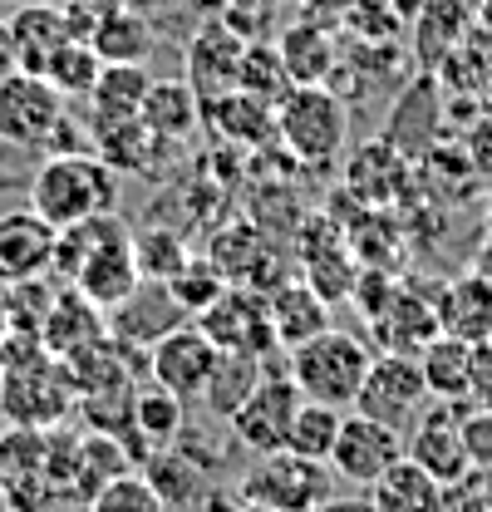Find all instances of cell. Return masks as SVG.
I'll list each match as a JSON object with an SVG mask.
<instances>
[{
    "instance_id": "1",
    "label": "cell",
    "mask_w": 492,
    "mask_h": 512,
    "mask_svg": "<svg viewBox=\"0 0 492 512\" xmlns=\"http://www.w3.org/2000/svg\"><path fill=\"white\" fill-rule=\"evenodd\" d=\"M55 276H64L84 301H94L109 316L119 301H128L143 286L138 261H133V232L114 212H99V217H84L74 227H60Z\"/></svg>"
},
{
    "instance_id": "2",
    "label": "cell",
    "mask_w": 492,
    "mask_h": 512,
    "mask_svg": "<svg viewBox=\"0 0 492 512\" xmlns=\"http://www.w3.org/2000/svg\"><path fill=\"white\" fill-rule=\"evenodd\" d=\"M119 173L99 153H45V163L30 178V207L50 227H74L84 217L114 212Z\"/></svg>"
},
{
    "instance_id": "3",
    "label": "cell",
    "mask_w": 492,
    "mask_h": 512,
    "mask_svg": "<svg viewBox=\"0 0 492 512\" xmlns=\"http://www.w3.org/2000/svg\"><path fill=\"white\" fill-rule=\"evenodd\" d=\"M369 360H374V350L360 335L325 325L320 335H310L296 350H286V375L296 380V389L306 399L335 404V409H355V394L365 384Z\"/></svg>"
},
{
    "instance_id": "4",
    "label": "cell",
    "mask_w": 492,
    "mask_h": 512,
    "mask_svg": "<svg viewBox=\"0 0 492 512\" xmlns=\"http://www.w3.org/2000/svg\"><path fill=\"white\" fill-rule=\"evenodd\" d=\"M276 138L301 168H330L350 143V104L330 84H296L276 104Z\"/></svg>"
},
{
    "instance_id": "5",
    "label": "cell",
    "mask_w": 492,
    "mask_h": 512,
    "mask_svg": "<svg viewBox=\"0 0 492 512\" xmlns=\"http://www.w3.org/2000/svg\"><path fill=\"white\" fill-rule=\"evenodd\" d=\"M64 99L45 74L30 69H10L0 74V143L10 148H30V153H50L64 128Z\"/></svg>"
},
{
    "instance_id": "6",
    "label": "cell",
    "mask_w": 492,
    "mask_h": 512,
    "mask_svg": "<svg viewBox=\"0 0 492 512\" xmlns=\"http://www.w3.org/2000/svg\"><path fill=\"white\" fill-rule=\"evenodd\" d=\"M330 493H335L330 463L301 458L291 448L261 453V463L242 478V503H261L276 512H315Z\"/></svg>"
},
{
    "instance_id": "7",
    "label": "cell",
    "mask_w": 492,
    "mask_h": 512,
    "mask_svg": "<svg viewBox=\"0 0 492 512\" xmlns=\"http://www.w3.org/2000/svg\"><path fill=\"white\" fill-rule=\"evenodd\" d=\"M429 404V384L414 355H399V350H379L369 360L365 384L355 394V409L379 419V424H394V429H409Z\"/></svg>"
},
{
    "instance_id": "8",
    "label": "cell",
    "mask_w": 492,
    "mask_h": 512,
    "mask_svg": "<svg viewBox=\"0 0 492 512\" xmlns=\"http://www.w3.org/2000/svg\"><path fill=\"white\" fill-rule=\"evenodd\" d=\"M399 458H404V429L379 424V419H369L360 409H345L335 448H330V473H340L345 483L374 488Z\"/></svg>"
},
{
    "instance_id": "9",
    "label": "cell",
    "mask_w": 492,
    "mask_h": 512,
    "mask_svg": "<svg viewBox=\"0 0 492 512\" xmlns=\"http://www.w3.org/2000/svg\"><path fill=\"white\" fill-rule=\"evenodd\" d=\"M404 458H414L424 473H433L443 488L463 483L473 473V458L463 444V419H458V404L448 399H429L424 414L404 429Z\"/></svg>"
},
{
    "instance_id": "10",
    "label": "cell",
    "mask_w": 492,
    "mask_h": 512,
    "mask_svg": "<svg viewBox=\"0 0 492 512\" xmlns=\"http://www.w3.org/2000/svg\"><path fill=\"white\" fill-rule=\"evenodd\" d=\"M197 325L227 355H256V360H266V355L281 350L276 345V330H271V316H266V296L261 291H246V286H227L197 316Z\"/></svg>"
},
{
    "instance_id": "11",
    "label": "cell",
    "mask_w": 492,
    "mask_h": 512,
    "mask_svg": "<svg viewBox=\"0 0 492 512\" xmlns=\"http://www.w3.org/2000/svg\"><path fill=\"white\" fill-rule=\"evenodd\" d=\"M217 355L222 350L202 335V325H173L163 340L148 345V375L187 404V399H202V389L217 370Z\"/></svg>"
},
{
    "instance_id": "12",
    "label": "cell",
    "mask_w": 492,
    "mask_h": 512,
    "mask_svg": "<svg viewBox=\"0 0 492 512\" xmlns=\"http://www.w3.org/2000/svg\"><path fill=\"white\" fill-rule=\"evenodd\" d=\"M301 399H306V394L296 389V380H291L286 370H276V375H266V380L246 394V404L227 424H232V434H237L251 453H276V448H286V434H291V419H296Z\"/></svg>"
},
{
    "instance_id": "13",
    "label": "cell",
    "mask_w": 492,
    "mask_h": 512,
    "mask_svg": "<svg viewBox=\"0 0 492 512\" xmlns=\"http://www.w3.org/2000/svg\"><path fill=\"white\" fill-rule=\"evenodd\" d=\"M242 50H246V40L222 15L197 20V30L187 40V84L197 89V99H217V94H232L237 89Z\"/></svg>"
},
{
    "instance_id": "14",
    "label": "cell",
    "mask_w": 492,
    "mask_h": 512,
    "mask_svg": "<svg viewBox=\"0 0 492 512\" xmlns=\"http://www.w3.org/2000/svg\"><path fill=\"white\" fill-rule=\"evenodd\" d=\"M212 266L227 276V286H246V291H261L271 296L286 276H281V256L266 242V232H256L251 222H232L217 232V242L207 247Z\"/></svg>"
},
{
    "instance_id": "15",
    "label": "cell",
    "mask_w": 492,
    "mask_h": 512,
    "mask_svg": "<svg viewBox=\"0 0 492 512\" xmlns=\"http://www.w3.org/2000/svg\"><path fill=\"white\" fill-rule=\"evenodd\" d=\"M55 242L60 227H50L35 207L25 212H5L0 217V281H40L55 271Z\"/></svg>"
},
{
    "instance_id": "16",
    "label": "cell",
    "mask_w": 492,
    "mask_h": 512,
    "mask_svg": "<svg viewBox=\"0 0 492 512\" xmlns=\"http://www.w3.org/2000/svg\"><path fill=\"white\" fill-rule=\"evenodd\" d=\"M443 104H438V79H414L404 94H399V104L389 109V124H384V143H394L409 163L414 158H424L429 148H438L443 143Z\"/></svg>"
},
{
    "instance_id": "17",
    "label": "cell",
    "mask_w": 492,
    "mask_h": 512,
    "mask_svg": "<svg viewBox=\"0 0 492 512\" xmlns=\"http://www.w3.org/2000/svg\"><path fill=\"white\" fill-rule=\"evenodd\" d=\"M409 178H414L409 158H404L394 143H384V138H369V143H360V148L345 158V197H360L365 207L404 197V192H409Z\"/></svg>"
},
{
    "instance_id": "18",
    "label": "cell",
    "mask_w": 492,
    "mask_h": 512,
    "mask_svg": "<svg viewBox=\"0 0 492 512\" xmlns=\"http://www.w3.org/2000/svg\"><path fill=\"white\" fill-rule=\"evenodd\" d=\"M433 311H438V330H448L468 345L492 340V281L478 266L463 276H448L433 291Z\"/></svg>"
},
{
    "instance_id": "19",
    "label": "cell",
    "mask_w": 492,
    "mask_h": 512,
    "mask_svg": "<svg viewBox=\"0 0 492 512\" xmlns=\"http://www.w3.org/2000/svg\"><path fill=\"white\" fill-rule=\"evenodd\" d=\"M94 45V55L104 64H143L153 55L158 35H153V20L123 0H99L94 5V25L84 35Z\"/></svg>"
},
{
    "instance_id": "20",
    "label": "cell",
    "mask_w": 492,
    "mask_h": 512,
    "mask_svg": "<svg viewBox=\"0 0 492 512\" xmlns=\"http://www.w3.org/2000/svg\"><path fill=\"white\" fill-rule=\"evenodd\" d=\"M40 340H45L50 355L74 360V355H84V350H94V345L109 340V320H104V311H99L94 301H84V296L69 286V296H55V301H50L45 325H40Z\"/></svg>"
},
{
    "instance_id": "21",
    "label": "cell",
    "mask_w": 492,
    "mask_h": 512,
    "mask_svg": "<svg viewBox=\"0 0 492 512\" xmlns=\"http://www.w3.org/2000/svg\"><path fill=\"white\" fill-rule=\"evenodd\" d=\"M5 20H10V35H15V64L30 69V74H45L50 55L60 50L64 40H74L60 0H25Z\"/></svg>"
},
{
    "instance_id": "22",
    "label": "cell",
    "mask_w": 492,
    "mask_h": 512,
    "mask_svg": "<svg viewBox=\"0 0 492 512\" xmlns=\"http://www.w3.org/2000/svg\"><path fill=\"white\" fill-rule=\"evenodd\" d=\"M148 89H153V74L143 64H104V74L89 89V133L138 119Z\"/></svg>"
},
{
    "instance_id": "23",
    "label": "cell",
    "mask_w": 492,
    "mask_h": 512,
    "mask_svg": "<svg viewBox=\"0 0 492 512\" xmlns=\"http://www.w3.org/2000/svg\"><path fill=\"white\" fill-rule=\"evenodd\" d=\"M369 330H374L379 350L419 355V345H429L433 335H438V311H433V296L424 301L419 291L399 286V291H394V301H389L379 316L369 320Z\"/></svg>"
},
{
    "instance_id": "24",
    "label": "cell",
    "mask_w": 492,
    "mask_h": 512,
    "mask_svg": "<svg viewBox=\"0 0 492 512\" xmlns=\"http://www.w3.org/2000/svg\"><path fill=\"white\" fill-rule=\"evenodd\" d=\"M281 60L291 69L296 84H330L335 64H340V40H335V25H320V20H296L281 30L276 40Z\"/></svg>"
},
{
    "instance_id": "25",
    "label": "cell",
    "mask_w": 492,
    "mask_h": 512,
    "mask_svg": "<svg viewBox=\"0 0 492 512\" xmlns=\"http://www.w3.org/2000/svg\"><path fill=\"white\" fill-rule=\"evenodd\" d=\"M468 25H473V5H468V0H424L419 15L409 20V30H414V55L429 64V69H438L453 50H463Z\"/></svg>"
},
{
    "instance_id": "26",
    "label": "cell",
    "mask_w": 492,
    "mask_h": 512,
    "mask_svg": "<svg viewBox=\"0 0 492 512\" xmlns=\"http://www.w3.org/2000/svg\"><path fill=\"white\" fill-rule=\"evenodd\" d=\"M266 316H271V330H276V345L281 350H296L301 340L320 335L330 325V306L310 291L306 281H281L266 296Z\"/></svg>"
},
{
    "instance_id": "27",
    "label": "cell",
    "mask_w": 492,
    "mask_h": 512,
    "mask_svg": "<svg viewBox=\"0 0 492 512\" xmlns=\"http://www.w3.org/2000/svg\"><path fill=\"white\" fill-rule=\"evenodd\" d=\"M202 119L217 128L227 143H237V148H261V143L276 138V109L261 104V99H251V94H242V89L217 94V99H202Z\"/></svg>"
},
{
    "instance_id": "28",
    "label": "cell",
    "mask_w": 492,
    "mask_h": 512,
    "mask_svg": "<svg viewBox=\"0 0 492 512\" xmlns=\"http://www.w3.org/2000/svg\"><path fill=\"white\" fill-rule=\"evenodd\" d=\"M143 124L153 128L163 143H187L202 124V99L187 79H153L148 99H143Z\"/></svg>"
},
{
    "instance_id": "29",
    "label": "cell",
    "mask_w": 492,
    "mask_h": 512,
    "mask_svg": "<svg viewBox=\"0 0 492 512\" xmlns=\"http://www.w3.org/2000/svg\"><path fill=\"white\" fill-rule=\"evenodd\" d=\"M207 458H197L192 448H168V453H158V458H148V483H153V493L163 498V508H183L192 512V503L207 493Z\"/></svg>"
},
{
    "instance_id": "30",
    "label": "cell",
    "mask_w": 492,
    "mask_h": 512,
    "mask_svg": "<svg viewBox=\"0 0 492 512\" xmlns=\"http://www.w3.org/2000/svg\"><path fill=\"white\" fill-rule=\"evenodd\" d=\"M94 153L114 168V173H148L153 158H163L173 143H163L153 128L143 119H128V124H109V128H94Z\"/></svg>"
},
{
    "instance_id": "31",
    "label": "cell",
    "mask_w": 492,
    "mask_h": 512,
    "mask_svg": "<svg viewBox=\"0 0 492 512\" xmlns=\"http://www.w3.org/2000/svg\"><path fill=\"white\" fill-rule=\"evenodd\" d=\"M468 355H473V345L458 340V335H448V330H438L429 345H419L414 360H419V370H424L429 399L458 404V399L468 394Z\"/></svg>"
},
{
    "instance_id": "32",
    "label": "cell",
    "mask_w": 492,
    "mask_h": 512,
    "mask_svg": "<svg viewBox=\"0 0 492 512\" xmlns=\"http://www.w3.org/2000/svg\"><path fill=\"white\" fill-rule=\"evenodd\" d=\"M443 483L433 478V473H424L414 458H399L379 483H374V503H379V512H438L443 508Z\"/></svg>"
},
{
    "instance_id": "33",
    "label": "cell",
    "mask_w": 492,
    "mask_h": 512,
    "mask_svg": "<svg viewBox=\"0 0 492 512\" xmlns=\"http://www.w3.org/2000/svg\"><path fill=\"white\" fill-rule=\"evenodd\" d=\"M237 89L251 94V99H261V104H271V109L296 89L291 69H286L281 50H276V40H246L242 69H237Z\"/></svg>"
},
{
    "instance_id": "34",
    "label": "cell",
    "mask_w": 492,
    "mask_h": 512,
    "mask_svg": "<svg viewBox=\"0 0 492 512\" xmlns=\"http://www.w3.org/2000/svg\"><path fill=\"white\" fill-rule=\"evenodd\" d=\"M261 380H266V370H261L256 355H227V350H222L212 380L202 389V404H207L217 419H232V414L246 404V394H251Z\"/></svg>"
},
{
    "instance_id": "35",
    "label": "cell",
    "mask_w": 492,
    "mask_h": 512,
    "mask_svg": "<svg viewBox=\"0 0 492 512\" xmlns=\"http://www.w3.org/2000/svg\"><path fill=\"white\" fill-rule=\"evenodd\" d=\"M133 261H138V276L143 281H168V276H178L187 261H192V247H187L183 232H173V227H138L133 232Z\"/></svg>"
},
{
    "instance_id": "36",
    "label": "cell",
    "mask_w": 492,
    "mask_h": 512,
    "mask_svg": "<svg viewBox=\"0 0 492 512\" xmlns=\"http://www.w3.org/2000/svg\"><path fill=\"white\" fill-rule=\"evenodd\" d=\"M340 419H345V409L320 404V399H301V409H296V419H291V434H286V448L301 453V458H315V463H330Z\"/></svg>"
},
{
    "instance_id": "37",
    "label": "cell",
    "mask_w": 492,
    "mask_h": 512,
    "mask_svg": "<svg viewBox=\"0 0 492 512\" xmlns=\"http://www.w3.org/2000/svg\"><path fill=\"white\" fill-rule=\"evenodd\" d=\"M99 74H104V60L94 55L89 40H64L60 50L50 55V64H45V79L60 89L64 99H89Z\"/></svg>"
},
{
    "instance_id": "38",
    "label": "cell",
    "mask_w": 492,
    "mask_h": 512,
    "mask_svg": "<svg viewBox=\"0 0 492 512\" xmlns=\"http://www.w3.org/2000/svg\"><path fill=\"white\" fill-rule=\"evenodd\" d=\"M163 286H168L173 306H178L183 316L197 320L202 311H207V306H212V301H217V296H222V291H227V276L212 266V256L202 252V256H192L178 276H168Z\"/></svg>"
},
{
    "instance_id": "39",
    "label": "cell",
    "mask_w": 492,
    "mask_h": 512,
    "mask_svg": "<svg viewBox=\"0 0 492 512\" xmlns=\"http://www.w3.org/2000/svg\"><path fill=\"white\" fill-rule=\"evenodd\" d=\"M133 429L148 434L153 444H168L173 434H183V399L168 394L163 384L138 389V394H133Z\"/></svg>"
},
{
    "instance_id": "40",
    "label": "cell",
    "mask_w": 492,
    "mask_h": 512,
    "mask_svg": "<svg viewBox=\"0 0 492 512\" xmlns=\"http://www.w3.org/2000/svg\"><path fill=\"white\" fill-rule=\"evenodd\" d=\"M89 508L94 512H168L143 473H119V478H109V483L89 498Z\"/></svg>"
},
{
    "instance_id": "41",
    "label": "cell",
    "mask_w": 492,
    "mask_h": 512,
    "mask_svg": "<svg viewBox=\"0 0 492 512\" xmlns=\"http://www.w3.org/2000/svg\"><path fill=\"white\" fill-rule=\"evenodd\" d=\"M463 444H468L473 468L492 473V409H473V414H463Z\"/></svg>"
},
{
    "instance_id": "42",
    "label": "cell",
    "mask_w": 492,
    "mask_h": 512,
    "mask_svg": "<svg viewBox=\"0 0 492 512\" xmlns=\"http://www.w3.org/2000/svg\"><path fill=\"white\" fill-rule=\"evenodd\" d=\"M468 404L492 409V340H478L473 355H468Z\"/></svg>"
},
{
    "instance_id": "43",
    "label": "cell",
    "mask_w": 492,
    "mask_h": 512,
    "mask_svg": "<svg viewBox=\"0 0 492 512\" xmlns=\"http://www.w3.org/2000/svg\"><path fill=\"white\" fill-rule=\"evenodd\" d=\"M463 153L473 158L478 178H483V183H492V114H483L478 124L468 128V138H463Z\"/></svg>"
},
{
    "instance_id": "44",
    "label": "cell",
    "mask_w": 492,
    "mask_h": 512,
    "mask_svg": "<svg viewBox=\"0 0 492 512\" xmlns=\"http://www.w3.org/2000/svg\"><path fill=\"white\" fill-rule=\"evenodd\" d=\"M350 5H355V0H301L306 20H320V25H335V20H345V15H350Z\"/></svg>"
},
{
    "instance_id": "45",
    "label": "cell",
    "mask_w": 492,
    "mask_h": 512,
    "mask_svg": "<svg viewBox=\"0 0 492 512\" xmlns=\"http://www.w3.org/2000/svg\"><path fill=\"white\" fill-rule=\"evenodd\" d=\"M315 512H379V503H374V498H335V493H330Z\"/></svg>"
},
{
    "instance_id": "46",
    "label": "cell",
    "mask_w": 492,
    "mask_h": 512,
    "mask_svg": "<svg viewBox=\"0 0 492 512\" xmlns=\"http://www.w3.org/2000/svg\"><path fill=\"white\" fill-rule=\"evenodd\" d=\"M10 69H20L15 64V35H10V20H0V74H10Z\"/></svg>"
},
{
    "instance_id": "47",
    "label": "cell",
    "mask_w": 492,
    "mask_h": 512,
    "mask_svg": "<svg viewBox=\"0 0 492 512\" xmlns=\"http://www.w3.org/2000/svg\"><path fill=\"white\" fill-rule=\"evenodd\" d=\"M123 5H133V10H143V15H158V10H173L178 0H123Z\"/></svg>"
},
{
    "instance_id": "48",
    "label": "cell",
    "mask_w": 492,
    "mask_h": 512,
    "mask_svg": "<svg viewBox=\"0 0 492 512\" xmlns=\"http://www.w3.org/2000/svg\"><path fill=\"white\" fill-rule=\"evenodd\" d=\"M389 5H394V15H399V20L409 25V20L419 15V5H424V0H389Z\"/></svg>"
},
{
    "instance_id": "49",
    "label": "cell",
    "mask_w": 492,
    "mask_h": 512,
    "mask_svg": "<svg viewBox=\"0 0 492 512\" xmlns=\"http://www.w3.org/2000/svg\"><path fill=\"white\" fill-rule=\"evenodd\" d=\"M242 512H276V508H261V503H242Z\"/></svg>"
},
{
    "instance_id": "50",
    "label": "cell",
    "mask_w": 492,
    "mask_h": 512,
    "mask_svg": "<svg viewBox=\"0 0 492 512\" xmlns=\"http://www.w3.org/2000/svg\"><path fill=\"white\" fill-rule=\"evenodd\" d=\"M74 5H99V0H74Z\"/></svg>"
}]
</instances>
